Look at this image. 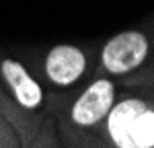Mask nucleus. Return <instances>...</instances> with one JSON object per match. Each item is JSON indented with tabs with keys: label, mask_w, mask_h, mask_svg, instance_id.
<instances>
[{
	"label": "nucleus",
	"mask_w": 154,
	"mask_h": 148,
	"mask_svg": "<svg viewBox=\"0 0 154 148\" xmlns=\"http://www.w3.org/2000/svg\"><path fill=\"white\" fill-rule=\"evenodd\" d=\"M107 128L119 148L154 146V111L138 99H128L111 107Z\"/></svg>",
	"instance_id": "1"
},
{
	"label": "nucleus",
	"mask_w": 154,
	"mask_h": 148,
	"mask_svg": "<svg viewBox=\"0 0 154 148\" xmlns=\"http://www.w3.org/2000/svg\"><path fill=\"white\" fill-rule=\"evenodd\" d=\"M148 56V39L138 31H125L107 41L103 48V66L113 74H125L138 68Z\"/></svg>",
	"instance_id": "2"
},
{
	"label": "nucleus",
	"mask_w": 154,
	"mask_h": 148,
	"mask_svg": "<svg viewBox=\"0 0 154 148\" xmlns=\"http://www.w3.org/2000/svg\"><path fill=\"white\" fill-rule=\"evenodd\" d=\"M113 107V85L109 80H97L84 91L72 107V119L78 125H95Z\"/></svg>",
	"instance_id": "3"
},
{
	"label": "nucleus",
	"mask_w": 154,
	"mask_h": 148,
	"mask_svg": "<svg viewBox=\"0 0 154 148\" xmlns=\"http://www.w3.org/2000/svg\"><path fill=\"white\" fill-rule=\"evenodd\" d=\"M86 68V58L78 48L74 45H58L48 54L45 60V72L49 80L56 85H72L80 78V74Z\"/></svg>",
	"instance_id": "4"
},
{
	"label": "nucleus",
	"mask_w": 154,
	"mask_h": 148,
	"mask_svg": "<svg viewBox=\"0 0 154 148\" xmlns=\"http://www.w3.org/2000/svg\"><path fill=\"white\" fill-rule=\"evenodd\" d=\"M0 70L4 74L8 86L12 88V95L17 97V101L27 107V109H35L41 103V88L35 80L29 76V72L23 68V64L17 60H4Z\"/></svg>",
	"instance_id": "5"
}]
</instances>
